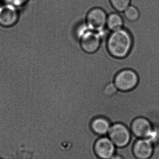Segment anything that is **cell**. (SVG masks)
Wrapping results in <instances>:
<instances>
[{
    "instance_id": "cell-1",
    "label": "cell",
    "mask_w": 159,
    "mask_h": 159,
    "mask_svg": "<svg viewBox=\"0 0 159 159\" xmlns=\"http://www.w3.org/2000/svg\"><path fill=\"white\" fill-rule=\"evenodd\" d=\"M85 19L79 21L75 27V34L79 39L81 47L84 52L93 53L100 47L103 39L107 37L111 31L108 29L104 33H99L89 29Z\"/></svg>"
},
{
    "instance_id": "cell-2",
    "label": "cell",
    "mask_w": 159,
    "mask_h": 159,
    "mask_svg": "<svg viewBox=\"0 0 159 159\" xmlns=\"http://www.w3.org/2000/svg\"><path fill=\"white\" fill-rule=\"evenodd\" d=\"M133 40L129 31L125 28L111 32L107 39V48L112 56L124 58L132 49Z\"/></svg>"
},
{
    "instance_id": "cell-3",
    "label": "cell",
    "mask_w": 159,
    "mask_h": 159,
    "mask_svg": "<svg viewBox=\"0 0 159 159\" xmlns=\"http://www.w3.org/2000/svg\"><path fill=\"white\" fill-rule=\"evenodd\" d=\"M107 14L103 9L95 7L91 9L86 16L85 22L89 29L99 33H104L107 27Z\"/></svg>"
},
{
    "instance_id": "cell-4",
    "label": "cell",
    "mask_w": 159,
    "mask_h": 159,
    "mask_svg": "<svg viewBox=\"0 0 159 159\" xmlns=\"http://www.w3.org/2000/svg\"><path fill=\"white\" fill-rule=\"evenodd\" d=\"M139 77L135 71L133 70L125 69L117 73L114 83L118 90L123 92H128L134 89L137 85Z\"/></svg>"
},
{
    "instance_id": "cell-5",
    "label": "cell",
    "mask_w": 159,
    "mask_h": 159,
    "mask_svg": "<svg viewBox=\"0 0 159 159\" xmlns=\"http://www.w3.org/2000/svg\"><path fill=\"white\" fill-rule=\"evenodd\" d=\"M108 134L110 139L117 148L125 147L131 141L130 129L125 125L120 123L112 124Z\"/></svg>"
},
{
    "instance_id": "cell-6",
    "label": "cell",
    "mask_w": 159,
    "mask_h": 159,
    "mask_svg": "<svg viewBox=\"0 0 159 159\" xmlns=\"http://www.w3.org/2000/svg\"><path fill=\"white\" fill-rule=\"evenodd\" d=\"M130 130L136 137L150 139L153 134L151 122L145 117L135 118L131 124Z\"/></svg>"
},
{
    "instance_id": "cell-7",
    "label": "cell",
    "mask_w": 159,
    "mask_h": 159,
    "mask_svg": "<svg viewBox=\"0 0 159 159\" xmlns=\"http://www.w3.org/2000/svg\"><path fill=\"white\" fill-rule=\"evenodd\" d=\"M115 146L109 138L101 136L96 141L94 148L100 159H111L116 151Z\"/></svg>"
},
{
    "instance_id": "cell-8",
    "label": "cell",
    "mask_w": 159,
    "mask_h": 159,
    "mask_svg": "<svg viewBox=\"0 0 159 159\" xmlns=\"http://www.w3.org/2000/svg\"><path fill=\"white\" fill-rule=\"evenodd\" d=\"M153 143L148 139H139L134 141L133 152L137 159H149L153 153Z\"/></svg>"
},
{
    "instance_id": "cell-9",
    "label": "cell",
    "mask_w": 159,
    "mask_h": 159,
    "mask_svg": "<svg viewBox=\"0 0 159 159\" xmlns=\"http://www.w3.org/2000/svg\"><path fill=\"white\" fill-rule=\"evenodd\" d=\"M18 18V12L15 6L8 4L0 7V25L11 26L16 23Z\"/></svg>"
},
{
    "instance_id": "cell-10",
    "label": "cell",
    "mask_w": 159,
    "mask_h": 159,
    "mask_svg": "<svg viewBox=\"0 0 159 159\" xmlns=\"http://www.w3.org/2000/svg\"><path fill=\"white\" fill-rule=\"evenodd\" d=\"M110 124V122L107 118L96 117L91 122V127L95 134L102 136L108 133L111 127Z\"/></svg>"
},
{
    "instance_id": "cell-11",
    "label": "cell",
    "mask_w": 159,
    "mask_h": 159,
    "mask_svg": "<svg viewBox=\"0 0 159 159\" xmlns=\"http://www.w3.org/2000/svg\"><path fill=\"white\" fill-rule=\"evenodd\" d=\"M124 24V21L122 13L116 11L108 15L107 27L111 32L123 28Z\"/></svg>"
},
{
    "instance_id": "cell-12",
    "label": "cell",
    "mask_w": 159,
    "mask_h": 159,
    "mask_svg": "<svg viewBox=\"0 0 159 159\" xmlns=\"http://www.w3.org/2000/svg\"><path fill=\"white\" fill-rule=\"evenodd\" d=\"M122 14L126 20L131 22L137 21L139 17V12L138 9L135 6L131 4Z\"/></svg>"
},
{
    "instance_id": "cell-13",
    "label": "cell",
    "mask_w": 159,
    "mask_h": 159,
    "mask_svg": "<svg viewBox=\"0 0 159 159\" xmlns=\"http://www.w3.org/2000/svg\"><path fill=\"white\" fill-rule=\"evenodd\" d=\"M132 0H109L112 8L120 13L123 12L131 5Z\"/></svg>"
},
{
    "instance_id": "cell-14",
    "label": "cell",
    "mask_w": 159,
    "mask_h": 159,
    "mask_svg": "<svg viewBox=\"0 0 159 159\" xmlns=\"http://www.w3.org/2000/svg\"><path fill=\"white\" fill-rule=\"evenodd\" d=\"M114 81H111L106 84L103 88V93L107 96L114 95L118 91Z\"/></svg>"
},
{
    "instance_id": "cell-15",
    "label": "cell",
    "mask_w": 159,
    "mask_h": 159,
    "mask_svg": "<svg viewBox=\"0 0 159 159\" xmlns=\"http://www.w3.org/2000/svg\"><path fill=\"white\" fill-rule=\"evenodd\" d=\"M9 4H11L15 7L24 5L28 0H7Z\"/></svg>"
},
{
    "instance_id": "cell-16",
    "label": "cell",
    "mask_w": 159,
    "mask_h": 159,
    "mask_svg": "<svg viewBox=\"0 0 159 159\" xmlns=\"http://www.w3.org/2000/svg\"><path fill=\"white\" fill-rule=\"evenodd\" d=\"M111 159H124L122 156L119 154H117L116 155H114Z\"/></svg>"
},
{
    "instance_id": "cell-17",
    "label": "cell",
    "mask_w": 159,
    "mask_h": 159,
    "mask_svg": "<svg viewBox=\"0 0 159 159\" xmlns=\"http://www.w3.org/2000/svg\"></svg>"
}]
</instances>
